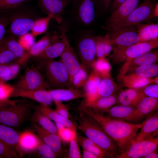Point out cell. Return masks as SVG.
<instances>
[{
    "mask_svg": "<svg viewBox=\"0 0 158 158\" xmlns=\"http://www.w3.org/2000/svg\"><path fill=\"white\" fill-rule=\"evenodd\" d=\"M158 4L157 2L156 4L154 10V17H157L158 16Z\"/></svg>",
    "mask_w": 158,
    "mask_h": 158,
    "instance_id": "be15d7a7",
    "label": "cell"
},
{
    "mask_svg": "<svg viewBox=\"0 0 158 158\" xmlns=\"http://www.w3.org/2000/svg\"><path fill=\"white\" fill-rule=\"evenodd\" d=\"M125 0H112L111 6L108 12L111 13L116 9Z\"/></svg>",
    "mask_w": 158,
    "mask_h": 158,
    "instance_id": "680465c9",
    "label": "cell"
},
{
    "mask_svg": "<svg viewBox=\"0 0 158 158\" xmlns=\"http://www.w3.org/2000/svg\"><path fill=\"white\" fill-rule=\"evenodd\" d=\"M82 155V158H98L92 153L84 148H83V154Z\"/></svg>",
    "mask_w": 158,
    "mask_h": 158,
    "instance_id": "91938a15",
    "label": "cell"
},
{
    "mask_svg": "<svg viewBox=\"0 0 158 158\" xmlns=\"http://www.w3.org/2000/svg\"><path fill=\"white\" fill-rule=\"evenodd\" d=\"M31 0H0V13H3Z\"/></svg>",
    "mask_w": 158,
    "mask_h": 158,
    "instance_id": "bcb514c9",
    "label": "cell"
},
{
    "mask_svg": "<svg viewBox=\"0 0 158 158\" xmlns=\"http://www.w3.org/2000/svg\"><path fill=\"white\" fill-rule=\"evenodd\" d=\"M96 56L97 58L108 56L112 51L113 47L104 36H96Z\"/></svg>",
    "mask_w": 158,
    "mask_h": 158,
    "instance_id": "74e56055",
    "label": "cell"
},
{
    "mask_svg": "<svg viewBox=\"0 0 158 158\" xmlns=\"http://www.w3.org/2000/svg\"><path fill=\"white\" fill-rule=\"evenodd\" d=\"M145 96L140 89L127 88L121 91L117 96V103L125 106L135 107Z\"/></svg>",
    "mask_w": 158,
    "mask_h": 158,
    "instance_id": "f1b7e54d",
    "label": "cell"
},
{
    "mask_svg": "<svg viewBox=\"0 0 158 158\" xmlns=\"http://www.w3.org/2000/svg\"><path fill=\"white\" fill-rule=\"evenodd\" d=\"M32 109L41 112L55 123L63 125L72 131L77 130L75 125L71 121L61 115L49 106L40 104L37 105H34Z\"/></svg>",
    "mask_w": 158,
    "mask_h": 158,
    "instance_id": "ffe728a7",
    "label": "cell"
},
{
    "mask_svg": "<svg viewBox=\"0 0 158 158\" xmlns=\"http://www.w3.org/2000/svg\"><path fill=\"white\" fill-rule=\"evenodd\" d=\"M9 23L7 14L2 13L0 15V43L2 41L7 32V28Z\"/></svg>",
    "mask_w": 158,
    "mask_h": 158,
    "instance_id": "681fc988",
    "label": "cell"
},
{
    "mask_svg": "<svg viewBox=\"0 0 158 158\" xmlns=\"http://www.w3.org/2000/svg\"><path fill=\"white\" fill-rule=\"evenodd\" d=\"M80 112L78 119V129L87 137L109 154L111 158H115L120 152L117 143L93 118L85 113Z\"/></svg>",
    "mask_w": 158,
    "mask_h": 158,
    "instance_id": "7a4b0ae2",
    "label": "cell"
},
{
    "mask_svg": "<svg viewBox=\"0 0 158 158\" xmlns=\"http://www.w3.org/2000/svg\"><path fill=\"white\" fill-rule=\"evenodd\" d=\"M20 134L13 129L0 123V140L22 156L19 145Z\"/></svg>",
    "mask_w": 158,
    "mask_h": 158,
    "instance_id": "4316f807",
    "label": "cell"
},
{
    "mask_svg": "<svg viewBox=\"0 0 158 158\" xmlns=\"http://www.w3.org/2000/svg\"><path fill=\"white\" fill-rule=\"evenodd\" d=\"M55 110L59 114L65 117L68 118L70 114L67 107L62 101H54Z\"/></svg>",
    "mask_w": 158,
    "mask_h": 158,
    "instance_id": "f5cc1de1",
    "label": "cell"
},
{
    "mask_svg": "<svg viewBox=\"0 0 158 158\" xmlns=\"http://www.w3.org/2000/svg\"><path fill=\"white\" fill-rule=\"evenodd\" d=\"M52 19H53V16L51 14L37 19L35 21L31 30V33L35 37L45 32L51 20Z\"/></svg>",
    "mask_w": 158,
    "mask_h": 158,
    "instance_id": "f35d334b",
    "label": "cell"
},
{
    "mask_svg": "<svg viewBox=\"0 0 158 158\" xmlns=\"http://www.w3.org/2000/svg\"><path fill=\"white\" fill-rule=\"evenodd\" d=\"M35 110L31 116V121L50 132L59 136L58 130L55 123L41 112Z\"/></svg>",
    "mask_w": 158,
    "mask_h": 158,
    "instance_id": "8d00e7d4",
    "label": "cell"
},
{
    "mask_svg": "<svg viewBox=\"0 0 158 158\" xmlns=\"http://www.w3.org/2000/svg\"><path fill=\"white\" fill-rule=\"evenodd\" d=\"M117 80L122 86L127 88L140 89L154 83V78L142 77L134 74L118 75Z\"/></svg>",
    "mask_w": 158,
    "mask_h": 158,
    "instance_id": "d4e9b609",
    "label": "cell"
},
{
    "mask_svg": "<svg viewBox=\"0 0 158 158\" xmlns=\"http://www.w3.org/2000/svg\"><path fill=\"white\" fill-rule=\"evenodd\" d=\"M24 4L3 13L9 18L8 34L16 38L31 31L35 20L40 18L36 11Z\"/></svg>",
    "mask_w": 158,
    "mask_h": 158,
    "instance_id": "277c9868",
    "label": "cell"
},
{
    "mask_svg": "<svg viewBox=\"0 0 158 158\" xmlns=\"http://www.w3.org/2000/svg\"><path fill=\"white\" fill-rule=\"evenodd\" d=\"M92 69L97 72L102 77L110 74L111 66L105 58L101 57L96 59L93 64Z\"/></svg>",
    "mask_w": 158,
    "mask_h": 158,
    "instance_id": "60d3db41",
    "label": "cell"
},
{
    "mask_svg": "<svg viewBox=\"0 0 158 158\" xmlns=\"http://www.w3.org/2000/svg\"><path fill=\"white\" fill-rule=\"evenodd\" d=\"M77 136L79 144L83 148L92 153L98 158H111L109 154L89 138L77 133Z\"/></svg>",
    "mask_w": 158,
    "mask_h": 158,
    "instance_id": "e575fe53",
    "label": "cell"
},
{
    "mask_svg": "<svg viewBox=\"0 0 158 158\" xmlns=\"http://www.w3.org/2000/svg\"><path fill=\"white\" fill-rule=\"evenodd\" d=\"M68 154V158H82L78 143L77 130L74 132L73 137L70 140Z\"/></svg>",
    "mask_w": 158,
    "mask_h": 158,
    "instance_id": "ee69618b",
    "label": "cell"
},
{
    "mask_svg": "<svg viewBox=\"0 0 158 158\" xmlns=\"http://www.w3.org/2000/svg\"><path fill=\"white\" fill-rule=\"evenodd\" d=\"M101 77L97 94L93 101L101 97L112 95L121 88V87L114 81L110 74Z\"/></svg>",
    "mask_w": 158,
    "mask_h": 158,
    "instance_id": "4dcf8cb0",
    "label": "cell"
},
{
    "mask_svg": "<svg viewBox=\"0 0 158 158\" xmlns=\"http://www.w3.org/2000/svg\"><path fill=\"white\" fill-rule=\"evenodd\" d=\"M35 37L28 32L18 37V42L26 51H28L35 43Z\"/></svg>",
    "mask_w": 158,
    "mask_h": 158,
    "instance_id": "c3c4849f",
    "label": "cell"
},
{
    "mask_svg": "<svg viewBox=\"0 0 158 158\" xmlns=\"http://www.w3.org/2000/svg\"><path fill=\"white\" fill-rule=\"evenodd\" d=\"M34 105L23 99L0 110V123L12 128L20 127L25 121Z\"/></svg>",
    "mask_w": 158,
    "mask_h": 158,
    "instance_id": "ba28073f",
    "label": "cell"
},
{
    "mask_svg": "<svg viewBox=\"0 0 158 158\" xmlns=\"http://www.w3.org/2000/svg\"><path fill=\"white\" fill-rule=\"evenodd\" d=\"M140 0H125L112 12L106 20L108 25L117 22L127 16L138 6Z\"/></svg>",
    "mask_w": 158,
    "mask_h": 158,
    "instance_id": "603a6c76",
    "label": "cell"
},
{
    "mask_svg": "<svg viewBox=\"0 0 158 158\" xmlns=\"http://www.w3.org/2000/svg\"><path fill=\"white\" fill-rule=\"evenodd\" d=\"M134 74L142 77L152 78L158 75V66L155 64L149 65L128 68L118 75Z\"/></svg>",
    "mask_w": 158,
    "mask_h": 158,
    "instance_id": "836d02e7",
    "label": "cell"
},
{
    "mask_svg": "<svg viewBox=\"0 0 158 158\" xmlns=\"http://www.w3.org/2000/svg\"><path fill=\"white\" fill-rule=\"evenodd\" d=\"M22 100H16L6 99H0V110L4 109L7 107L14 105L19 102Z\"/></svg>",
    "mask_w": 158,
    "mask_h": 158,
    "instance_id": "6f0895ef",
    "label": "cell"
},
{
    "mask_svg": "<svg viewBox=\"0 0 158 158\" xmlns=\"http://www.w3.org/2000/svg\"><path fill=\"white\" fill-rule=\"evenodd\" d=\"M55 124L58 129V131L61 130L66 128L63 125L59 123H55Z\"/></svg>",
    "mask_w": 158,
    "mask_h": 158,
    "instance_id": "6125c7cd",
    "label": "cell"
},
{
    "mask_svg": "<svg viewBox=\"0 0 158 158\" xmlns=\"http://www.w3.org/2000/svg\"><path fill=\"white\" fill-rule=\"evenodd\" d=\"M15 55L20 65L25 66L29 59L27 51L19 43L16 37L8 34L5 35L2 42Z\"/></svg>",
    "mask_w": 158,
    "mask_h": 158,
    "instance_id": "7402d4cb",
    "label": "cell"
},
{
    "mask_svg": "<svg viewBox=\"0 0 158 158\" xmlns=\"http://www.w3.org/2000/svg\"><path fill=\"white\" fill-rule=\"evenodd\" d=\"M95 36L90 30L82 31L77 42L78 55L82 66L89 73L96 59Z\"/></svg>",
    "mask_w": 158,
    "mask_h": 158,
    "instance_id": "8992f818",
    "label": "cell"
},
{
    "mask_svg": "<svg viewBox=\"0 0 158 158\" xmlns=\"http://www.w3.org/2000/svg\"><path fill=\"white\" fill-rule=\"evenodd\" d=\"M59 57V60L68 73L71 83L73 77L82 66L78 57L69 43Z\"/></svg>",
    "mask_w": 158,
    "mask_h": 158,
    "instance_id": "d6986e66",
    "label": "cell"
},
{
    "mask_svg": "<svg viewBox=\"0 0 158 158\" xmlns=\"http://www.w3.org/2000/svg\"><path fill=\"white\" fill-rule=\"evenodd\" d=\"M71 0H37L38 6L47 15L51 14L53 19L58 23L62 20L63 16L66 7Z\"/></svg>",
    "mask_w": 158,
    "mask_h": 158,
    "instance_id": "5bb4252c",
    "label": "cell"
},
{
    "mask_svg": "<svg viewBox=\"0 0 158 158\" xmlns=\"http://www.w3.org/2000/svg\"><path fill=\"white\" fill-rule=\"evenodd\" d=\"M104 36L112 45L128 46L142 42L135 25L110 30Z\"/></svg>",
    "mask_w": 158,
    "mask_h": 158,
    "instance_id": "30bf717a",
    "label": "cell"
},
{
    "mask_svg": "<svg viewBox=\"0 0 158 158\" xmlns=\"http://www.w3.org/2000/svg\"><path fill=\"white\" fill-rule=\"evenodd\" d=\"M13 87L17 89L29 90L50 88L40 71L34 64L26 66L24 73Z\"/></svg>",
    "mask_w": 158,
    "mask_h": 158,
    "instance_id": "8fae6325",
    "label": "cell"
},
{
    "mask_svg": "<svg viewBox=\"0 0 158 158\" xmlns=\"http://www.w3.org/2000/svg\"><path fill=\"white\" fill-rule=\"evenodd\" d=\"M158 46V38L128 46H116L108 58L114 64H117L136 58Z\"/></svg>",
    "mask_w": 158,
    "mask_h": 158,
    "instance_id": "52a82bcc",
    "label": "cell"
},
{
    "mask_svg": "<svg viewBox=\"0 0 158 158\" xmlns=\"http://www.w3.org/2000/svg\"><path fill=\"white\" fill-rule=\"evenodd\" d=\"M157 150L147 154L143 158H158V152Z\"/></svg>",
    "mask_w": 158,
    "mask_h": 158,
    "instance_id": "94428289",
    "label": "cell"
},
{
    "mask_svg": "<svg viewBox=\"0 0 158 158\" xmlns=\"http://www.w3.org/2000/svg\"><path fill=\"white\" fill-rule=\"evenodd\" d=\"M157 0H144L125 18L114 23L106 25L102 28L110 30L147 22L154 17V10Z\"/></svg>",
    "mask_w": 158,
    "mask_h": 158,
    "instance_id": "5b68a950",
    "label": "cell"
},
{
    "mask_svg": "<svg viewBox=\"0 0 158 158\" xmlns=\"http://www.w3.org/2000/svg\"><path fill=\"white\" fill-rule=\"evenodd\" d=\"M117 94L116 93L110 96L99 98L85 104L82 105L92 111L103 113L117 103Z\"/></svg>",
    "mask_w": 158,
    "mask_h": 158,
    "instance_id": "f546056e",
    "label": "cell"
},
{
    "mask_svg": "<svg viewBox=\"0 0 158 158\" xmlns=\"http://www.w3.org/2000/svg\"><path fill=\"white\" fill-rule=\"evenodd\" d=\"M112 0H95V16L98 18L107 12Z\"/></svg>",
    "mask_w": 158,
    "mask_h": 158,
    "instance_id": "f6af8a7d",
    "label": "cell"
},
{
    "mask_svg": "<svg viewBox=\"0 0 158 158\" xmlns=\"http://www.w3.org/2000/svg\"><path fill=\"white\" fill-rule=\"evenodd\" d=\"M135 107L140 113L146 116L157 109L158 98L145 96L139 101Z\"/></svg>",
    "mask_w": 158,
    "mask_h": 158,
    "instance_id": "d590c367",
    "label": "cell"
},
{
    "mask_svg": "<svg viewBox=\"0 0 158 158\" xmlns=\"http://www.w3.org/2000/svg\"><path fill=\"white\" fill-rule=\"evenodd\" d=\"M89 74L82 66L73 77L71 81V87L80 89L84 85Z\"/></svg>",
    "mask_w": 158,
    "mask_h": 158,
    "instance_id": "ab89813d",
    "label": "cell"
},
{
    "mask_svg": "<svg viewBox=\"0 0 158 158\" xmlns=\"http://www.w3.org/2000/svg\"><path fill=\"white\" fill-rule=\"evenodd\" d=\"M70 12L73 21L84 28L90 26L95 16V0H71Z\"/></svg>",
    "mask_w": 158,
    "mask_h": 158,
    "instance_id": "9c48e42d",
    "label": "cell"
},
{
    "mask_svg": "<svg viewBox=\"0 0 158 158\" xmlns=\"http://www.w3.org/2000/svg\"><path fill=\"white\" fill-rule=\"evenodd\" d=\"M61 37L47 47L38 56L30 58V59H54L62 54L69 42L66 36V28L59 29Z\"/></svg>",
    "mask_w": 158,
    "mask_h": 158,
    "instance_id": "9a60e30c",
    "label": "cell"
},
{
    "mask_svg": "<svg viewBox=\"0 0 158 158\" xmlns=\"http://www.w3.org/2000/svg\"><path fill=\"white\" fill-rule=\"evenodd\" d=\"M106 112L112 118L132 123L138 122L146 117L140 113L135 107L120 104L112 107Z\"/></svg>",
    "mask_w": 158,
    "mask_h": 158,
    "instance_id": "4fadbf2b",
    "label": "cell"
},
{
    "mask_svg": "<svg viewBox=\"0 0 158 158\" xmlns=\"http://www.w3.org/2000/svg\"><path fill=\"white\" fill-rule=\"evenodd\" d=\"M56 32H48L45 34L36 42H35L27 52L29 59L37 56L42 52L50 44L59 39L61 33Z\"/></svg>",
    "mask_w": 158,
    "mask_h": 158,
    "instance_id": "cb8c5ba5",
    "label": "cell"
},
{
    "mask_svg": "<svg viewBox=\"0 0 158 158\" xmlns=\"http://www.w3.org/2000/svg\"><path fill=\"white\" fill-rule=\"evenodd\" d=\"M58 131L59 136L61 140L67 142L70 141L73 137L75 131H72L69 129L66 128Z\"/></svg>",
    "mask_w": 158,
    "mask_h": 158,
    "instance_id": "11a10c76",
    "label": "cell"
},
{
    "mask_svg": "<svg viewBox=\"0 0 158 158\" xmlns=\"http://www.w3.org/2000/svg\"><path fill=\"white\" fill-rule=\"evenodd\" d=\"M18 97L28 98L50 107L54 102L47 90H23L14 87L9 97Z\"/></svg>",
    "mask_w": 158,
    "mask_h": 158,
    "instance_id": "e0dca14e",
    "label": "cell"
},
{
    "mask_svg": "<svg viewBox=\"0 0 158 158\" xmlns=\"http://www.w3.org/2000/svg\"><path fill=\"white\" fill-rule=\"evenodd\" d=\"M158 61V51H150L136 58L125 61L119 73L133 67L145 66L155 64Z\"/></svg>",
    "mask_w": 158,
    "mask_h": 158,
    "instance_id": "83f0119b",
    "label": "cell"
},
{
    "mask_svg": "<svg viewBox=\"0 0 158 158\" xmlns=\"http://www.w3.org/2000/svg\"><path fill=\"white\" fill-rule=\"evenodd\" d=\"M158 137L140 141L132 144L125 150L116 156V158H143L149 153L157 150Z\"/></svg>",
    "mask_w": 158,
    "mask_h": 158,
    "instance_id": "7c38bea8",
    "label": "cell"
},
{
    "mask_svg": "<svg viewBox=\"0 0 158 158\" xmlns=\"http://www.w3.org/2000/svg\"><path fill=\"white\" fill-rule=\"evenodd\" d=\"M53 101H68L84 98L83 90L70 87L67 88L52 89L48 90Z\"/></svg>",
    "mask_w": 158,
    "mask_h": 158,
    "instance_id": "484cf974",
    "label": "cell"
},
{
    "mask_svg": "<svg viewBox=\"0 0 158 158\" xmlns=\"http://www.w3.org/2000/svg\"><path fill=\"white\" fill-rule=\"evenodd\" d=\"M101 79L102 77L99 74L92 69L87 81L83 87L85 97L81 104H85L94 100Z\"/></svg>",
    "mask_w": 158,
    "mask_h": 158,
    "instance_id": "44dd1931",
    "label": "cell"
},
{
    "mask_svg": "<svg viewBox=\"0 0 158 158\" xmlns=\"http://www.w3.org/2000/svg\"><path fill=\"white\" fill-rule=\"evenodd\" d=\"M11 73V69L8 63L0 64V81L5 82Z\"/></svg>",
    "mask_w": 158,
    "mask_h": 158,
    "instance_id": "db71d44e",
    "label": "cell"
},
{
    "mask_svg": "<svg viewBox=\"0 0 158 158\" xmlns=\"http://www.w3.org/2000/svg\"><path fill=\"white\" fill-rule=\"evenodd\" d=\"M154 83H155V84L158 85V76L155 77L154 78Z\"/></svg>",
    "mask_w": 158,
    "mask_h": 158,
    "instance_id": "e7e4bbea",
    "label": "cell"
},
{
    "mask_svg": "<svg viewBox=\"0 0 158 158\" xmlns=\"http://www.w3.org/2000/svg\"><path fill=\"white\" fill-rule=\"evenodd\" d=\"M11 69V73L7 79V81L12 79L15 77L18 74L20 68V64L16 62L8 63Z\"/></svg>",
    "mask_w": 158,
    "mask_h": 158,
    "instance_id": "9f6ffc18",
    "label": "cell"
},
{
    "mask_svg": "<svg viewBox=\"0 0 158 158\" xmlns=\"http://www.w3.org/2000/svg\"><path fill=\"white\" fill-rule=\"evenodd\" d=\"M30 59L34 62L50 88L56 89L71 87L68 73L59 60Z\"/></svg>",
    "mask_w": 158,
    "mask_h": 158,
    "instance_id": "3957f363",
    "label": "cell"
},
{
    "mask_svg": "<svg viewBox=\"0 0 158 158\" xmlns=\"http://www.w3.org/2000/svg\"><path fill=\"white\" fill-rule=\"evenodd\" d=\"M35 151L36 155L41 158H55L57 156L52 149L40 138Z\"/></svg>",
    "mask_w": 158,
    "mask_h": 158,
    "instance_id": "b9f144b4",
    "label": "cell"
},
{
    "mask_svg": "<svg viewBox=\"0 0 158 158\" xmlns=\"http://www.w3.org/2000/svg\"><path fill=\"white\" fill-rule=\"evenodd\" d=\"M138 34L142 42L158 38V23H148L135 25Z\"/></svg>",
    "mask_w": 158,
    "mask_h": 158,
    "instance_id": "d6a6232c",
    "label": "cell"
},
{
    "mask_svg": "<svg viewBox=\"0 0 158 158\" xmlns=\"http://www.w3.org/2000/svg\"><path fill=\"white\" fill-rule=\"evenodd\" d=\"M39 141V138L31 132L27 131L20 134L19 145L22 155L35 151Z\"/></svg>",
    "mask_w": 158,
    "mask_h": 158,
    "instance_id": "1f68e13d",
    "label": "cell"
},
{
    "mask_svg": "<svg viewBox=\"0 0 158 158\" xmlns=\"http://www.w3.org/2000/svg\"><path fill=\"white\" fill-rule=\"evenodd\" d=\"M17 152L0 140V157L13 158L18 157Z\"/></svg>",
    "mask_w": 158,
    "mask_h": 158,
    "instance_id": "7dc6e473",
    "label": "cell"
},
{
    "mask_svg": "<svg viewBox=\"0 0 158 158\" xmlns=\"http://www.w3.org/2000/svg\"><path fill=\"white\" fill-rule=\"evenodd\" d=\"M140 130L132 144L148 138L158 136V115L157 113L147 116L141 123Z\"/></svg>",
    "mask_w": 158,
    "mask_h": 158,
    "instance_id": "2e32d148",
    "label": "cell"
},
{
    "mask_svg": "<svg viewBox=\"0 0 158 158\" xmlns=\"http://www.w3.org/2000/svg\"><path fill=\"white\" fill-rule=\"evenodd\" d=\"M0 158H1L0 157Z\"/></svg>",
    "mask_w": 158,
    "mask_h": 158,
    "instance_id": "03108f58",
    "label": "cell"
},
{
    "mask_svg": "<svg viewBox=\"0 0 158 158\" xmlns=\"http://www.w3.org/2000/svg\"><path fill=\"white\" fill-rule=\"evenodd\" d=\"M78 109L80 111L93 118L100 126L118 145L120 153L132 145L141 126V123H130L113 118L108 116H104L103 113L94 111L84 106H80Z\"/></svg>",
    "mask_w": 158,
    "mask_h": 158,
    "instance_id": "6da1fadb",
    "label": "cell"
},
{
    "mask_svg": "<svg viewBox=\"0 0 158 158\" xmlns=\"http://www.w3.org/2000/svg\"><path fill=\"white\" fill-rule=\"evenodd\" d=\"M140 90L145 96L158 98V85L149 84Z\"/></svg>",
    "mask_w": 158,
    "mask_h": 158,
    "instance_id": "f907efd6",
    "label": "cell"
},
{
    "mask_svg": "<svg viewBox=\"0 0 158 158\" xmlns=\"http://www.w3.org/2000/svg\"><path fill=\"white\" fill-rule=\"evenodd\" d=\"M18 60L14 54L7 48L3 43L1 42L0 43V64H6L12 62L18 63Z\"/></svg>",
    "mask_w": 158,
    "mask_h": 158,
    "instance_id": "7bdbcfd3",
    "label": "cell"
},
{
    "mask_svg": "<svg viewBox=\"0 0 158 158\" xmlns=\"http://www.w3.org/2000/svg\"><path fill=\"white\" fill-rule=\"evenodd\" d=\"M13 88L5 82L0 81V99H8Z\"/></svg>",
    "mask_w": 158,
    "mask_h": 158,
    "instance_id": "816d5d0a",
    "label": "cell"
},
{
    "mask_svg": "<svg viewBox=\"0 0 158 158\" xmlns=\"http://www.w3.org/2000/svg\"><path fill=\"white\" fill-rule=\"evenodd\" d=\"M33 130L44 143L49 146L58 156L61 152V140L59 136L45 130L36 123L31 121Z\"/></svg>",
    "mask_w": 158,
    "mask_h": 158,
    "instance_id": "ac0fdd59",
    "label": "cell"
}]
</instances>
